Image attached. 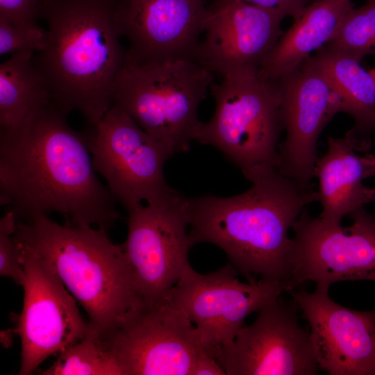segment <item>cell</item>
<instances>
[{
    "mask_svg": "<svg viewBox=\"0 0 375 375\" xmlns=\"http://www.w3.org/2000/svg\"><path fill=\"white\" fill-rule=\"evenodd\" d=\"M240 194L188 197L192 246L209 243L226 254L248 282H289L294 241L288 233L306 207L318 201L313 185L304 186L278 169L259 172Z\"/></svg>",
    "mask_w": 375,
    "mask_h": 375,
    "instance_id": "2",
    "label": "cell"
},
{
    "mask_svg": "<svg viewBox=\"0 0 375 375\" xmlns=\"http://www.w3.org/2000/svg\"><path fill=\"white\" fill-rule=\"evenodd\" d=\"M17 218L9 210L0 219V274L22 286L25 272L13 240Z\"/></svg>",
    "mask_w": 375,
    "mask_h": 375,
    "instance_id": "25",
    "label": "cell"
},
{
    "mask_svg": "<svg viewBox=\"0 0 375 375\" xmlns=\"http://www.w3.org/2000/svg\"><path fill=\"white\" fill-rule=\"evenodd\" d=\"M19 252L44 262L81 304L100 338L117 326L138 296L122 244L92 226L61 225L48 216L17 221Z\"/></svg>",
    "mask_w": 375,
    "mask_h": 375,
    "instance_id": "4",
    "label": "cell"
},
{
    "mask_svg": "<svg viewBox=\"0 0 375 375\" xmlns=\"http://www.w3.org/2000/svg\"><path fill=\"white\" fill-rule=\"evenodd\" d=\"M46 30L39 25L17 26L0 17V54H13L24 50L42 51L46 43Z\"/></svg>",
    "mask_w": 375,
    "mask_h": 375,
    "instance_id": "24",
    "label": "cell"
},
{
    "mask_svg": "<svg viewBox=\"0 0 375 375\" xmlns=\"http://www.w3.org/2000/svg\"><path fill=\"white\" fill-rule=\"evenodd\" d=\"M228 263L199 274L190 265L169 293L194 324L205 351L215 359L232 344L251 313L291 289L288 282L259 279L244 283Z\"/></svg>",
    "mask_w": 375,
    "mask_h": 375,
    "instance_id": "10",
    "label": "cell"
},
{
    "mask_svg": "<svg viewBox=\"0 0 375 375\" xmlns=\"http://www.w3.org/2000/svg\"><path fill=\"white\" fill-rule=\"evenodd\" d=\"M358 152L344 137H328L326 153L317 158L319 217L328 223L340 224L344 216L375 201V189L363 184L375 175V155Z\"/></svg>",
    "mask_w": 375,
    "mask_h": 375,
    "instance_id": "18",
    "label": "cell"
},
{
    "mask_svg": "<svg viewBox=\"0 0 375 375\" xmlns=\"http://www.w3.org/2000/svg\"><path fill=\"white\" fill-rule=\"evenodd\" d=\"M353 8L351 0H313L283 32L260 66V76L277 81L293 71L328 42Z\"/></svg>",
    "mask_w": 375,
    "mask_h": 375,
    "instance_id": "19",
    "label": "cell"
},
{
    "mask_svg": "<svg viewBox=\"0 0 375 375\" xmlns=\"http://www.w3.org/2000/svg\"><path fill=\"white\" fill-rule=\"evenodd\" d=\"M285 17L242 0H215L208 7L195 60L222 77L259 69L282 35Z\"/></svg>",
    "mask_w": 375,
    "mask_h": 375,
    "instance_id": "17",
    "label": "cell"
},
{
    "mask_svg": "<svg viewBox=\"0 0 375 375\" xmlns=\"http://www.w3.org/2000/svg\"><path fill=\"white\" fill-rule=\"evenodd\" d=\"M52 102L0 133V203L17 221L58 212L67 224L106 231L120 218L99 179L84 134Z\"/></svg>",
    "mask_w": 375,
    "mask_h": 375,
    "instance_id": "1",
    "label": "cell"
},
{
    "mask_svg": "<svg viewBox=\"0 0 375 375\" xmlns=\"http://www.w3.org/2000/svg\"><path fill=\"white\" fill-rule=\"evenodd\" d=\"M324 46L358 61L375 56V2L353 8Z\"/></svg>",
    "mask_w": 375,
    "mask_h": 375,
    "instance_id": "23",
    "label": "cell"
},
{
    "mask_svg": "<svg viewBox=\"0 0 375 375\" xmlns=\"http://www.w3.org/2000/svg\"><path fill=\"white\" fill-rule=\"evenodd\" d=\"M264 8L276 10L296 19L313 0H242Z\"/></svg>",
    "mask_w": 375,
    "mask_h": 375,
    "instance_id": "27",
    "label": "cell"
},
{
    "mask_svg": "<svg viewBox=\"0 0 375 375\" xmlns=\"http://www.w3.org/2000/svg\"><path fill=\"white\" fill-rule=\"evenodd\" d=\"M41 374L124 375L114 356L92 329L85 338L60 352L55 362Z\"/></svg>",
    "mask_w": 375,
    "mask_h": 375,
    "instance_id": "22",
    "label": "cell"
},
{
    "mask_svg": "<svg viewBox=\"0 0 375 375\" xmlns=\"http://www.w3.org/2000/svg\"><path fill=\"white\" fill-rule=\"evenodd\" d=\"M101 340L124 375H192L204 349L194 324L169 292L138 297Z\"/></svg>",
    "mask_w": 375,
    "mask_h": 375,
    "instance_id": "7",
    "label": "cell"
},
{
    "mask_svg": "<svg viewBox=\"0 0 375 375\" xmlns=\"http://www.w3.org/2000/svg\"><path fill=\"white\" fill-rule=\"evenodd\" d=\"M349 215L352 224L343 228L301 212L292 227V289L308 281L326 290L344 281H375V216L364 207Z\"/></svg>",
    "mask_w": 375,
    "mask_h": 375,
    "instance_id": "11",
    "label": "cell"
},
{
    "mask_svg": "<svg viewBox=\"0 0 375 375\" xmlns=\"http://www.w3.org/2000/svg\"><path fill=\"white\" fill-rule=\"evenodd\" d=\"M213 83L215 108L202 122L196 140L221 151L249 180L278 167L281 94L278 82L262 77L259 69H243Z\"/></svg>",
    "mask_w": 375,
    "mask_h": 375,
    "instance_id": "6",
    "label": "cell"
},
{
    "mask_svg": "<svg viewBox=\"0 0 375 375\" xmlns=\"http://www.w3.org/2000/svg\"><path fill=\"white\" fill-rule=\"evenodd\" d=\"M45 0H0V17L15 25H38Z\"/></svg>",
    "mask_w": 375,
    "mask_h": 375,
    "instance_id": "26",
    "label": "cell"
},
{
    "mask_svg": "<svg viewBox=\"0 0 375 375\" xmlns=\"http://www.w3.org/2000/svg\"><path fill=\"white\" fill-rule=\"evenodd\" d=\"M127 212L128 234L121 244L137 295L165 294L190 265L188 197L173 189Z\"/></svg>",
    "mask_w": 375,
    "mask_h": 375,
    "instance_id": "9",
    "label": "cell"
},
{
    "mask_svg": "<svg viewBox=\"0 0 375 375\" xmlns=\"http://www.w3.org/2000/svg\"><path fill=\"white\" fill-rule=\"evenodd\" d=\"M297 305L280 297L242 326L217 360L226 375H314L319 369L308 329L298 322Z\"/></svg>",
    "mask_w": 375,
    "mask_h": 375,
    "instance_id": "13",
    "label": "cell"
},
{
    "mask_svg": "<svg viewBox=\"0 0 375 375\" xmlns=\"http://www.w3.org/2000/svg\"><path fill=\"white\" fill-rule=\"evenodd\" d=\"M367 2H375V0H367Z\"/></svg>",
    "mask_w": 375,
    "mask_h": 375,
    "instance_id": "31",
    "label": "cell"
},
{
    "mask_svg": "<svg viewBox=\"0 0 375 375\" xmlns=\"http://www.w3.org/2000/svg\"><path fill=\"white\" fill-rule=\"evenodd\" d=\"M204 0H114V22L128 42L126 61L194 59L204 33Z\"/></svg>",
    "mask_w": 375,
    "mask_h": 375,
    "instance_id": "15",
    "label": "cell"
},
{
    "mask_svg": "<svg viewBox=\"0 0 375 375\" xmlns=\"http://www.w3.org/2000/svg\"><path fill=\"white\" fill-rule=\"evenodd\" d=\"M13 331L11 330L1 332V344L6 348L10 347L12 344Z\"/></svg>",
    "mask_w": 375,
    "mask_h": 375,
    "instance_id": "29",
    "label": "cell"
},
{
    "mask_svg": "<svg viewBox=\"0 0 375 375\" xmlns=\"http://www.w3.org/2000/svg\"><path fill=\"white\" fill-rule=\"evenodd\" d=\"M286 292L308 322L319 369L329 375H375V310L344 307L326 290Z\"/></svg>",
    "mask_w": 375,
    "mask_h": 375,
    "instance_id": "16",
    "label": "cell"
},
{
    "mask_svg": "<svg viewBox=\"0 0 375 375\" xmlns=\"http://www.w3.org/2000/svg\"><path fill=\"white\" fill-rule=\"evenodd\" d=\"M92 126L84 135L93 167L126 210L144 201L152 203L173 190L163 171L173 155L127 112L113 105Z\"/></svg>",
    "mask_w": 375,
    "mask_h": 375,
    "instance_id": "8",
    "label": "cell"
},
{
    "mask_svg": "<svg viewBox=\"0 0 375 375\" xmlns=\"http://www.w3.org/2000/svg\"><path fill=\"white\" fill-rule=\"evenodd\" d=\"M276 81L280 121L285 132L278 147V170L302 185L312 186L317 140L333 117L342 112L340 100L309 58Z\"/></svg>",
    "mask_w": 375,
    "mask_h": 375,
    "instance_id": "14",
    "label": "cell"
},
{
    "mask_svg": "<svg viewBox=\"0 0 375 375\" xmlns=\"http://www.w3.org/2000/svg\"><path fill=\"white\" fill-rule=\"evenodd\" d=\"M18 254L25 272L17 328L21 340L19 374L30 375L47 358L85 338L92 328L81 317L75 298L51 269L34 256Z\"/></svg>",
    "mask_w": 375,
    "mask_h": 375,
    "instance_id": "12",
    "label": "cell"
},
{
    "mask_svg": "<svg viewBox=\"0 0 375 375\" xmlns=\"http://www.w3.org/2000/svg\"><path fill=\"white\" fill-rule=\"evenodd\" d=\"M192 375H226L218 361L205 349L200 353Z\"/></svg>",
    "mask_w": 375,
    "mask_h": 375,
    "instance_id": "28",
    "label": "cell"
},
{
    "mask_svg": "<svg viewBox=\"0 0 375 375\" xmlns=\"http://www.w3.org/2000/svg\"><path fill=\"white\" fill-rule=\"evenodd\" d=\"M35 51L11 55L0 65V126L18 124L34 108L51 102L44 81L33 62Z\"/></svg>",
    "mask_w": 375,
    "mask_h": 375,
    "instance_id": "21",
    "label": "cell"
},
{
    "mask_svg": "<svg viewBox=\"0 0 375 375\" xmlns=\"http://www.w3.org/2000/svg\"><path fill=\"white\" fill-rule=\"evenodd\" d=\"M114 0H45L44 49L33 56L53 104L96 124L113 106L126 49L114 22Z\"/></svg>",
    "mask_w": 375,
    "mask_h": 375,
    "instance_id": "3",
    "label": "cell"
},
{
    "mask_svg": "<svg viewBox=\"0 0 375 375\" xmlns=\"http://www.w3.org/2000/svg\"><path fill=\"white\" fill-rule=\"evenodd\" d=\"M372 78H373V81H374V85H375V67L371 69L370 70H369Z\"/></svg>",
    "mask_w": 375,
    "mask_h": 375,
    "instance_id": "30",
    "label": "cell"
},
{
    "mask_svg": "<svg viewBox=\"0 0 375 375\" xmlns=\"http://www.w3.org/2000/svg\"><path fill=\"white\" fill-rule=\"evenodd\" d=\"M213 80V73L194 59L126 61L116 82L113 105L174 156L187 151L196 140L202 124L198 108Z\"/></svg>",
    "mask_w": 375,
    "mask_h": 375,
    "instance_id": "5",
    "label": "cell"
},
{
    "mask_svg": "<svg viewBox=\"0 0 375 375\" xmlns=\"http://www.w3.org/2000/svg\"><path fill=\"white\" fill-rule=\"evenodd\" d=\"M308 58L336 93L342 112L354 120L344 138L357 151H367L375 131V85L369 72L360 61L326 46Z\"/></svg>",
    "mask_w": 375,
    "mask_h": 375,
    "instance_id": "20",
    "label": "cell"
}]
</instances>
